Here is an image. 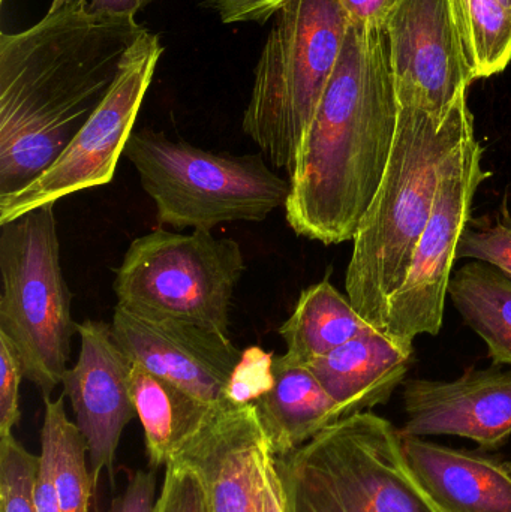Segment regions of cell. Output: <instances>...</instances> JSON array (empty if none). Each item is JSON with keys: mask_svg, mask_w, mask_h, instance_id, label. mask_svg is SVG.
Listing matches in <instances>:
<instances>
[{"mask_svg": "<svg viewBox=\"0 0 511 512\" xmlns=\"http://www.w3.org/2000/svg\"><path fill=\"white\" fill-rule=\"evenodd\" d=\"M146 30L135 15L77 0L24 32L0 35V197L38 179L110 92Z\"/></svg>", "mask_w": 511, "mask_h": 512, "instance_id": "obj_1", "label": "cell"}, {"mask_svg": "<svg viewBox=\"0 0 511 512\" xmlns=\"http://www.w3.org/2000/svg\"><path fill=\"white\" fill-rule=\"evenodd\" d=\"M399 104L383 27L350 24L338 65L303 135L285 219L299 237H356L389 164Z\"/></svg>", "mask_w": 511, "mask_h": 512, "instance_id": "obj_2", "label": "cell"}, {"mask_svg": "<svg viewBox=\"0 0 511 512\" xmlns=\"http://www.w3.org/2000/svg\"><path fill=\"white\" fill-rule=\"evenodd\" d=\"M473 131L467 93L459 96L446 120L399 107L389 164L354 237L345 276L351 304L377 330L384 331L387 304L410 270L441 176Z\"/></svg>", "mask_w": 511, "mask_h": 512, "instance_id": "obj_3", "label": "cell"}, {"mask_svg": "<svg viewBox=\"0 0 511 512\" xmlns=\"http://www.w3.org/2000/svg\"><path fill=\"white\" fill-rule=\"evenodd\" d=\"M284 512H444L408 465L401 429L357 412L275 457Z\"/></svg>", "mask_w": 511, "mask_h": 512, "instance_id": "obj_4", "label": "cell"}, {"mask_svg": "<svg viewBox=\"0 0 511 512\" xmlns=\"http://www.w3.org/2000/svg\"><path fill=\"white\" fill-rule=\"evenodd\" d=\"M272 20L242 128L272 167L291 173L338 65L350 18L338 0H288Z\"/></svg>", "mask_w": 511, "mask_h": 512, "instance_id": "obj_5", "label": "cell"}, {"mask_svg": "<svg viewBox=\"0 0 511 512\" xmlns=\"http://www.w3.org/2000/svg\"><path fill=\"white\" fill-rule=\"evenodd\" d=\"M123 155L155 203L158 221L176 230L210 233L233 222H263L284 209L290 195V182L261 153L209 152L141 129L132 132Z\"/></svg>", "mask_w": 511, "mask_h": 512, "instance_id": "obj_6", "label": "cell"}, {"mask_svg": "<svg viewBox=\"0 0 511 512\" xmlns=\"http://www.w3.org/2000/svg\"><path fill=\"white\" fill-rule=\"evenodd\" d=\"M0 334L14 346L24 379L42 396L62 384L78 333L63 276L54 204L0 225Z\"/></svg>", "mask_w": 511, "mask_h": 512, "instance_id": "obj_7", "label": "cell"}, {"mask_svg": "<svg viewBox=\"0 0 511 512\" xmlns=\"http://www.w3.org/2000/svg\"><path fill=\"white\" fill-rule=\"evenodd\" d=\"M245 271L236 240L155 230L129 245L116 268L117 304L152 318L176 319L230 336L234 289Z\"/></svg>", "mask_w": 511, "mask_h": 512, "instance_id": "obj_8", "label": "cell"}, {"mask_svg": "<svg viewBox=\"0 0 511 512\" xmlns=\"http://www.w3.org/2000/svg\"><path fill=\"white\" fill-rule=\"evenodd\" d=\"M164 50L158 33L146 29L138 36L110 92L62 155L26 188L0 197V225L113 180Z\"/></svg>", "mask_w": 511, "mask_h": 512, "instance_id": "obj_9", "label": "cell"}, {"mask_svg": "<svg viewBox=\"0 0 511 512\" xmlns=\"http://www.w3.org/2000/svg\"><path fill=\"white\" fill-rule=\"evenodd\" d=\"M483 155L485 149L473 131L441 176L410 270L387 304L384 333L395 339L414 342L422 334H440L459 242L470 222L477 189L491 177V171L483 168Z\"/></svg>", "mask_w": 511, "mask_h": 512, "instance_id": "obj_10", "label": "cell"}, {"mask_svg": "<svg viewBox=\"0 0 511 512\" xmlns=\"http://www.w3.org/2000/svg\"><path fill=\"white\" fill-rule=\"evenodd\" d=\"M399 107L446 120L477 77L450 0H395L383 24Z\"/></svg>", "mask_w": 511, "mask_h": 512, "instance_id": "obj_11", "label": "cell"}, {"mask_svg": "<svg viewBox=\"0 0 511 512\" xmlns=\"http://www.w3.org/2000/svg\"><path fill=\"white\" fill-rule=\"evenodd\" d=\"M111 328L132 363L207 405L228 402V384L243 357L230 336L176 319L138 315L119 304Z\"/></svg>", "mask_w": 511, "mask_h": 512, "instance_id": "obj_12", "label": "cell"}, {"mask_svg": "<svg viewBox=\"0 0 511 512\" xmlns=\"http://www.w3.org/2000/svg\"><path fill=\"white\" fill-rule=\"evenodd\" d=\"M78 336L80 354L63 375V394L71 400L75 424L89 447L96 483L102 469H113L123 430L137 415L131 390L134 363L105 322H81Z\"/></svg>", "mask_w": 511, "mask_h": 512, "instance_id": "obj_13", "label": "cell"}, {"mask_svg": "<svg viewBox=\"0 0 511 512\" xmlns=\"http://www.w3.org/2000/svg\"><path fill=\"white\" fill-rule=\"evenodd\" d=\"M272 454L254 403L227 402L183 445L177 459L200 471L212 512H266Z\"/></svg>", "mask_w": 511, "mask_h": 512, "instance_id": "obj_14", "label": "cell"}, {"mask_svg": "<svg viewBox=\"0 0 511 512\" xmlns=\"http://www.w3.org/2000/svg\"><path fill=\"white\" fill-rule=\"evenodd\" d=\"M404 436H459L485 450L511 438V369L465 370L453 381L404 382Z\"/></svg>", "mask_w": 511, "mask_h": 512, "instance_id": "obj_15", "label": "cell"}, {"mask_svg": "<svg viewBox=\"0 0 511 512\" xmlns=\"http://www.w3.org/2000/svg\"><path fill=\"white\" fill-rule=\"evenodd\" d=\"M405 457L444 512H511V465L497 457L402 435Z\"/></svg>", "mask_w": 511, "mask_h": 512, "instance_id": "obj_16", "label": "cell"}, {"mask_svg": "<svg viewBox=\"0 0 511 512\" xmlns=\"http://www.w3.org/2000/svg\"><path fill=\"white\" fill-rule=\"evenodd\" d=\"M413 358V342L371 328L308 367L347 417L389 402Z\"/></svg>", "mask_w": 511, "mask_h": 512, "instance_id": "obj_17", "label": "cell"}, {"mask_svg": "<svg viewBox=\"0 0 511 512\" xmlns=\"http://www.w3.org/2000/svg\"><path fill=\"white\" fill-rule=\"evenodd\" d=\"M270 390L254 403L273 456L285 457L344 418L306 364L287 355L273 358Z\"/></svg>", "mask_w": 511, "mask_h": 512, "instance_id": "obj_18", "label": "cell"}, {"mask_svg": "<svg viewBox=\"0 0 511 512\" xmlns=\"http://www.w3.org/2000/svg\"><path fill=\"white\" fill-rule=\"evenodd\" d=\"M131 390L135 411L146 436L147 456L152 468L167 466L171 460L177 459L183 445L219 408L201 402L135 363Z\"/></svg>", "mask_w": 511, "mask_h": 512, "instance_id": "obj_19", "label": "cell"}, {"mask_svg": "<svg viewBox=\"0 0 511 512\" xmlns=\"http://www.w3.org/2000/svg\"><path fill=\"white\" fill-rule=\"evenodd\" d=\"M371 328L350 298L324 279L300 294L293 315L279 328V334L287 345L285 355L308 366Z\"/></svg>", "mask_w": 511, "mask_h": 512, "instance_id": "obj_20", "label": "cell"}, {"mask_svg": "<svg viewBox=\"0 0 511 512\" xmlns=\"http://www.w3.org/2000/svg\"><path fill=\"white\" fill-rule=\"evenodd\" d=\"M449 295L465 324L488 346L494 366H511V279L473 261L452 274Z\"/></svg>", "mask_w": 511, "mask_h": 512, "instance_id": "obj_21", "label": "cell"}, {"mask_svg": "<svg viewBox=\"0 0 511 512\" xmlns=\"http://www.w3.org/2000/svg\"><path fill=\"white\" fill-rule=\"evenodd\" d=\"M477 80L506 71L511 62V12L497 0H450Z\"/></svg>", "mask_w": 511, "mask_h": 512, "instance_id": "obj_22", "label": "cell"}, {"mask_svg": "<svg viewBox=\"0 0 511 512\" xmlns=\"http://www.w3.org/2000/svg\"><path fill=\"white\" fill-rule=\"evenodd\" d=\"M63 397L56 400L44 397V414L50 415L56 430L54 481L62 512H87L95 486L87 466L89 447L77 424L66 415Z\"/></svg>", "mask_w": 511, "mask_h": 512, "instance_id": "obj_23", "label": "cell"}, {"mask_svg": "<svg viewBox=\"0 0 511 512\" xmlns=\"http://www.w3.org/2000/svg\"><path fill=\"white\" fill-rule=\"evenodd\" d=\"M39 456L14 435L0 438V512H36L35 483Z\"/></svg>", "mask_w": 511, "mask_h": 512, "instance_id": "obj_24", "label": "cell"}, {"mask_svg": "<svg viewBox=\"0 0 511 512\" xmlns=\"http://www.w3.org/2000/svg\"><path fill=\"white\" fill-rule=\"evenodd\" d=\"M458 259L485 262L511 279V210L507 198L497 215L470 219L459 242Z\"/></svg>", "mask_w": 511, "mask_h": 512, "instance_id": "obj_25", "label": "cell"}, {"mask_svg": "<svg viewBox=\"0 0 511 512\" xmlns=\"http://www.w3.org/2000/svg\"><path fill=\"white\" fill-rule=\"evenodd\" d=\"M155 512H212L206 483L188 460H171L165 466Z\"/></svg>", "mask_w": 511, "mask_h": 512, "instance_id": "obj_26", "label": "cell"}, {"mask_svg": "<svg viewBox=\"0 0 511 512\" xmlns=\"http://www.w3.org/2000/svg\"><path fill=\"white\" fill-rule=\"evenodd\" d=\"M273 358L260 349H248L227 388V400L234 405L255 403L272 387Z\"/></svg>", "mask_w": 511, "mask_h": 512, "instance_id": "obj_27", "label": "cell"}, {"mask_svg": "<svg viewBox=\"0 0 511 512\" xmlns=\"http://www.w3.org/2000/svg\"><path fill=\"white\" fill-rule=\"evenodd\" d=\"M23 366L14 346L0 334V438L12 435L20 420V384Z\"/></svg>", "mask_w": 511, "mask_h": 512, "instance_id": "obj_28", "label": "cell"}, {"mask_svg": "<svg viewBox=\"0 0 511 512\" xmlns=\"http://www.w3.org/2000/svg\"><path fill=\"white\" fill-rule=\"evenodd\" d=\"M54 453H56V430L50 415L44 414L41 430V454L35 483L36 512H62L56 481H54Z\"/></svg>", "mask_w": 511, "mask_h": 512, "instance_id": "obj_29", "label": "cell"}, {"mask_svg": "<svg viewBox=\"0 0 511 512\" xmlns=\"http://www.w3.org/2000/svg\"><path fill=\"white\" fill-rule=\"evenodd\" d=\"M288 0H209L207 5L216 11L224 24L258 23L272 20Z\"/></svg>", "mask_w": 511, "mask_h": 512, "instance_id": "obj_30", "label": "cell"}, {"mask_svg": "<svg viewBox=\"0 0 511 512\" xmlns=\"http://www.w3.org/2000/svg\"><path fill=\"white\" fill-rule=\"evenodd\" d=\"M156 499L152 472L138 471L129 478L125 493L114 501L110 512H155Z\"/></svg>", "mask_w": 511, "mask_h": 512, "instance_id": "obj_31", "label": "cell"}, {"mask_svg": "<svg viewBox=\"0 0 511 512\" xmlns=\"http://www.w3.org/2000/svg\"><path fill=\"white\" fill-rule=\"evenodd\" d=\"M350 18V24L365 27H383L395 0H338Z\"/></svg>", "mask_w": 511, "mask_h": 512, "instance_id": "obj_32", "label": "cell"}, {"mask_svg": "<svg viewBox=\"0 0 511 512\" xmlns=\"http://www.w3.org/2000/svg\"><path fill=\"white\" fill-rule=\"evenodd\" d=\"M153 0H90L89 8L93 12H105L114 15H137Z\"/></svg>", "mask_w": 511, "mask_h": 512, "instance_id": "obj_33", "label": "cell"}, {"mask_svg": "<svg viewBox=\"0 0 511 512\" xmlns=\"http://www.w3.org/2000/svg\"><path fill=\"white\" fill-rule=\"evenodd\" d=\"M266 512H284V493L273 454L267 463Z\"/></svg>", "mask_w": 511, "mask_h": 512, "instance_id": "obj_34", "label": "cell"}, {"mask_svg": "<svg viewBox=\"0 0 511 512\" xmlns=\"http://www.w3.org/2000/svg\"><path fill=\"white\" fill-rule=\"evenodd\" d=\"M77 2V0H53L51 2V6L48 9H57L60 8V6L68 5V3Z\"/></svg>", "mask_w": 511, "mask_h": 512, "instance_id": "obj_35", "label": "cell"}, {"mask_svg": "<svg viewBox=\"0 0 511 512\" xmlns=\"http://www.w3.org/2000/svg\"><path fill=\"white\" fill-rule=\"evenodd\" d=\"M497 2L500 3V5H503L507 11L511 12V0H497Z\"/></svg>", "mask_w": 511, "mask_h": 512, "instance_id": "obj_36", "label": "cell"}, {"mask_svg": "<svg viewBox=\"0 0 511 512\" xmlns=\"http://www.w3.org/2000/svg\"><path fill=\"white\" fill-rule=\"evenodd\" d=\"M0 2H5V0H0Z\"/></svg>", "mask_w": 511, "mask_h": 512, "instance_id": "obj_37", "label": "cell"}]
</instances>
